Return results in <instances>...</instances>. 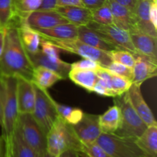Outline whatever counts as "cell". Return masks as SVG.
<instances>
[{"mask_svg": "<svg viewBox=\"0 0 157 157\" xmlns=\"http://www.w3.org/2000/svg\"><path fill=\"white\" fill-rule=\"evenodd\" d=\"M5 29L4 48L0 57V77L21 76L32 81L35 67L21 42L18 22L12 21Z\"/></svg>", "mask_w": 157, "mask_h": 157, "instance_id": "obj_1", "label": "cell"}, {"mask_svg": "<svg viewBox=\"0 0 157 157\" xmlns=\"http://www.w3.org/2000/svg\"><path fill=\"white\" fill-rule=\"evenodd\" d=\"M0 81L3 95L1 138L3 147H6L12 142L19 114L16 101V78L15 77H0Z\"/></svg>", "mask_w": 157, "mask_h": 157, "instance_id": "obj_2", "label": "cell"}, {"mask_svg": "<svg viewBox=\"0 0 157 157\" xmlns=\"http://www.w3.org/2000/svg\"><path fill=\"white\" fill-rule=\"evenodd\" d=\"M46 136V151L51 156L59 157L67 150L81 151L83 144L77 136L73 127L61 117L58 116Z\"/></svg>", "mask_w": 157, "mask_h": 157, "instance_id": "obj_3", "label": "cell"}, {"mask_svg": "<svg viewBox=\"0 0 157 157\" xmlns=\"http://www.w3.org/2000/svg\"><path fill=\"white\" fill-rule=\"evenodd\" d=\"M116 104L121 111L120 125L115 134L120 136L132 139L139 137L148 126L144 122L130 104L127 94H124L114 98Z\"/></svg>", "mask_w": 157, "mask_h": 157, "instance_id": "obj_4", "label": "cell"}, {"mask_svg": "<svg viewBox=\"0 0 157 157\" xmlns=\"http://www.w3.org/2000/svg\"><path fill=\"white\" fill-rule=\"evenodd\" d=\"M135 140L115 133H101L96 143L111 157H140L145 156Z\"/></svg>", "mask_w": 157, "mask_h": 157, "instance_id": "obj_5", "label": "cell"}, {"mask_svg": "<svg viewBox=\"0 0 157 157\" xmlns=\"http://www.w3.org/2000/svg\"><path fill=\"white\" fill-rule=\"evenodd\" d=\"M34 84V83H33ZM35 100L32 115L43 131L47 133L58 117V112L53 103V98L47 90L38 87L34 84Z\"/></svg>", "mask_w": 157, "mask_h": 157, "instance_id": "obj_6", "label": "cell"}, {"mask_svg": "<svg viewBox=\"0 0 157 157\" xmlns=\"http://www.w3.org/2000/svg\"><path fill=\"white\" fill-rule=\"evenodd\" d=\"M48 40L61 51L76 54L83 58L93 60L97 61L101 67H105L112 62V60L108 52L99 50L98 48L87 45L78 38L72 39H52L44 38Z\"/></svg>", "mask_w": 157, "mask_h": 157, "instance_id": "obj_7", "label": "cell"}, {"mask_svg": "<svg viewBox=\"0 0 157 157\" xmlns=\"http://www.w3.org/2000/svg\"><path fill=\"white\" fill-rule=\"evenodd\" d=\"M17 126L26 144L38 156L45 153L47 135L35 121L32 113H19Z\"/></svg>", "mask_w": 157, "mask_h": 157, "instance_id": "obj_8", "label": "cell"}, {"mask_svg": "<svg viewBox=\"0 0 157 157\" xmlns=\"http://www.w3.org/2000/svg\"><path fill=\"white\" fill-rule=\"evenodd\" d=\"M87 26L117 50L127 51L133 55L136 53L127 31L120 29L114 25H101L93 21L89 22Z\"/></svg>", "mask_w": 157, "mask_h": 157, "instance_id": "obj_9", "label": "cell"}, {"mask_svg": "<svg viewBox=\"0 0 157 157\" xmlns=\"http://www.w3.org/2000/svg\"><path fill=\"white\" fill-rule=\"evenodd\" d=\"M69 23L56 10H36L31 12L19 24H25L32 29H51L59 25Z\"/></svg>", "mask_w": 157, "mask_h": 157, "instance_id": "obj_10", "label": "cell"}, {"mask_svg": "<svg viewBox=\"0 0 157 157\" xmlns=\"http://www.w3.org/2000/svg\"><path fill=\"white\" fill-rule=\"evenodd\" d=\"M72 127L83 144H94L102 133L99 125V115L84 113L81 121Z\"/></svg>", "mask_w": 157, "mask_h": 157, "instance_id": "obj_11", "label": "cell"}, {"mask_svg": "<svg viewBox=\"0 0 157 157\" xmlns=\"http://www.w3.org/2000/svg\"><path fill=\"white\" fill-rule=\"evenodd\" d=\"M16 101L18 113H32L35 100V91L32 81L16 76Z\"/></svg>", "mask_w": 157, "mask_h": 157, "instance_id": "obj_12", "label": "cell"}, {"mask_svg": "<svg viewBox=\"0 0 157 157\" xmlns=\"http://www.w3.org/2000/svg\"><path fill=\"white\" fill-rule=\"evenodd\" d=\"M127 98L135 111L137 113L147 126L157 125V123L151 109L147 105L141 92V86L132 84L129 90L126 92Z\"/></svg>", "mask_w": 157, "mask_h": 157, "instance_id": "obj_13", "label": "cell"}, {"mask_svg": "<svg viewBox=\"0 0 157 157\" xmlns=\"http://www.w3.org/2000/svg\"><path fill=\"white\" fill-rule=\"evenodd\" d=\"M31 62L34 67H43L55 72L62 78H68V74L71 69V64L61 60V58H52L44 55L41 50L35 53H28Z\"/></svg>", "mask_w": 157, "mask_h": 157, "instance_id": "obj_14", "label": "cell"}, {"mask_svg": "<svg viewBox=\"0 0 157 157\" xmlns=\"http://www.w3.org/2000/svg\"><path fill=\"white\" fill-rule=\"evenodd\" d=\"M135 63L133 67V84L142 85L144 81L156 77L157 60L141 54H134Z\"/></svg>", "mask_w": 157, "mask_h": 157, "instance_id": "obj_15", "label": "cell"}, {"mask_svg": "<svg viewBox=\"0 0 157 157\" xmlns=\"http://www.w3.org/2000/svg\"><path fill=\"white\" fill-rule=\"evenodd\" d=\"M113 15V25L130 32L136 29V19L133 12L115 0H106Z\"/></svg>", "mask_w": 157, "mask_h": 157, "instance_id": "obj_16", "label": "cell"}, {"mask_svg": "<svg viewBox=\"0 0 157 157\" xmlns=\"http://www.w3.org/2000/svg\"><path fill=\"white\" fill-rule=\"evenodd\" d=\"M129 33L136 53L157 60V38L136 29L130 31Z\"/></svg>", "mask_w": 157, "mask_h": 157, "instance_id": "obj_17", "label": "cell"}, {"mask_svg": "<svg viewBox=\"0 0 157 157\" xmlns=\"http://www.w3.org/2000/svg\"><path fill=\"white\" fill-rule=\"evenodd\" d=\"M151 0H138L134 9L136 29L151 36L157 38V29L150 19L149 10Z\"/></svg>", "mask_w": 157, "mask_h": 157, "instance_id": "obj_18", "label": "cell"}, {"mask_svg": "<svg viewBox=\"0 0 157 157\" xmlns=\"http://www.w3.org/2000/svg\"><path fill=\"white\" fill-rule=\"evenodd\" d=\"M3 146V145H2ZM23 139L21 133L16 127L12 142L6 147H3V157H38Z\"/></svg>", "mask_w": 157, "mask_h": 157, "instance_id": "obj_19", "label": "cell"}, {"mask_svg": "<svg viewBox=\"0 0 157 157\" xmlns=\"http://www.w3.org/2000/svg\"><path fill=\"white\" fill-rule=\"evenodd\" d=\"M55 10L69 22L77 26L87 25L92 21L91 11L84 6H61Z\"/></svg>", "mask_w": 157, "mask_h": 157, "instance_id": "obj_20", "label": "cell"}, {"mask_svg": "<svg viewBox=\"0 0 157 157\" xmlns=\"http://www.w3.org/2000/svg\"><path fill=\"white\" fill-rule=\"evenodd\" d=\"M135 143L146 156L157 157V125L147 127Z\"/></svg>", "mask_w": 157, "mask_h": 157, "instance_id": "obj_21", "label": "cell"}, {"mask_svg": "<svg viewBox=\"0 0 157 157\" xmlns=\"http://www.w3.org/2000/svg\"><path fill=\"white\" fill-rule=\"evenodd\" d=\"M35 31L42 38L72 39L77 38L78 35V26L70 22L59 25L51 29H36Z\"/></svg>", "mask_w": 157, "mask_h": 157, "instance_id": "obj_22", "label": "cell"}, {"mask_svg": "<svg viewBox=\"0 0 157 157\" xmlns=\"http://www.w3.org/2000/svg\"><path fill=\"white\" fill-rule=\"evenodd\" d=\"M77 38L87 45L104 52H108L116 49L113 45L102 39L96 32H94L87 25L78 26Z\"/></svg>", "mask_w": 157, "mask_h": 157, "instance_id": "obj_23", "label": "cell"}, {"mask_svg": "<svg viewBox=\"0 0 157 157\" xmlns=\"http://www.w3.org/2000/svg\"><path fill=\"white\" fill-rule=\"evenodd\" d=\"M121 111L116 104L107 109L103 114L99 115V125L101 133H114L120 125Z\"/></svg>", "mask_w": 157, "mask_h": 157, "instance_id": "obj_24", "label": "cell"}, {"mask_svg": "<svg viewBox=\"0 0 157 157\" xmlns=\"http://www.w3.org/2000/svg\"><path fill=\"white\" fill-rule=\"evenodd\" d=\"M68 78L75 84L83 87L89 92H93V88L98 79L95 71L75 70L71 69Z\"/></svg>", "mask_w": 157, "mask_h": 157, "instance_id": "obj_25", "label": "cell"}, {"mask_svg": "<svg viewBox=\"0 0 157 157\" xmlns=\"http://www.w3.org/2000/svg\"><path fill=\"white\" fill-rule=\"evenodd\" d=\"M20 38L23 46L28 53H35L40 49L41 37L39 34L29 26L25 24H18Z\"/></svg>", "mask_w": 157, "mask_h": 157, "instance_id": "obj_26", "label": "cell"}, {"mask_svg": "<svg viewBox=\"0 0 157 157\" xmlns=\"http://www.w3.org/2000/svg\"><path fill=\"white\" fill-rule=\"evenodd\" d=\"M61 80L63 79L60 75L49 69L43 67H35L34 68L32 81L41 88L48 90Z\"/></svg>", "mask_w": 157, "mask_h": 157, "instance_id": "obj_27", "label": "cell"}, {"mask_svg": "<svg viewBox=\"0 0 157 157\" xmlns=\"http://www.w3.org/2000/svg\"><path fill=\"white\" fill-rule=\"evenodd\" d=\"M41 0H12L15 18L18 22L22 21L31 12L36 11L41 6Z\"/></svg>", "mask_w": 157, "mask_h": 157, "instance_id": "obj_28", "label": "cell"}, {"mask_svg": "<svg viewBox=\"0 0 157 157\" xmlns=\"http://www.w3.org/2000/svg\"><path fill=\"white\" fill-rule=\"evenodd\" d=\"M54 105L58 112V116L61 117L67 124L75 125L79 122L82 118L84 112L79 108H75L73 107H69L67 105H63L59 104L55 100H53Z\"/></svg>", "mask_w": 157, "mask_h": 157, "instance_id": "obj_29", "label": "cell"}, {"mask_svg": "<svg viewBox=\"0 0 157 157\" xmlns=\"http://www.w3.org/2000/svg\"><path fill=\"white\" fill-rule=\"evenodd\" d=\"M14 18L12 0H0V29L9 25Z\"/></svg>", "mask_w": 157, "mask_h": 157, "instance_id": "obj_30", "label": "cell"}, {"mask_svg": "<svg viewBox=\"0 0 157 157\" xmlns=\"http://www.w3.org/2000/svg\"><path fill=\"white\" fill-rule=\"evenodd\" d=\"M132 84L133 83L130 80L110 72V87L115 97L125 94Z\"/></svg>", "mask_w": 157, "mask_h": 157, "instance_id": "obj_31", "label": "cell"}, {"mask_svg": "<svg viewBox=\"0 0 157 157\" xmlns=\"http://www.w3.org/2000/svg\"><path fill=\"white\" fill-rule=\"evenodd\" d=\"M91 11L92 21L101 25H113V15L107 4Z\"/></svg>", "mask_w": 157, "mask_h": 157, "instance_id": "obj_32", "label": "cell"}, {"mask_svg": "<svg viewBox=\"0 0 157 157\" xmlns=\"http://www.w3.org/2000/svg\"><path fill=\"white\" fill-rule=\"evenodd\" d=\"M108 54L112 61L120 63V64L133 68L135 63V57L132 53L127 51L115 49V50L108 52Z\"/></svg>", "mask_w": 157, "mask_h": 157, "instance_id": "obj_33", "label": "cell"}, {"mask_svg": "<svg viewBox=\"0 0 157 157\" xmlns=\"http://www.w3.org/2000/svg\"><path fill=\"white\" fill-rule=\"evenodd\" d=\"M104 68L107 69L111 73L114 74V75L124 77V78H127L131 81L133 79V69L122 64L112 61L109 65H107Z\"/></svg>", "mask_w": 157, "mask_h": 157, "instance_id": "obj_34", "label": "cell"}, {"mask_svg": "<svg viewBox=\"0 0 157 157\" xmlns=\"http://www.w3.org/2000/svg\"><path fill=\"white\" fill-rule=\"evenodd\" d=\"M81 152L90 157H111L96 142L90 144H83Z\"/></svg>", "mask_w": 157, "mask_h": 157, "instance_id": "obj_35", "label": "cell"}, {"mask_svg": "<svg viewBox=\"0 0 157 157\" xmlns=\"http://www.w3.org/2000/svg\"><path fill=\"white\" fill-rule=\"evenodd\" d=\"M40 46L41 49L40 50L43 52L48 57H50L52 58H59V53L61 52V49L58 48L56 45L49 41L48 40H46L44 38H41L40 41Z\"/></svg>", "mask_w": 157, "mask_h": 157, "instance_id": "obj_36", "label": "cell"}, {"mask_svg": "<svg viewBox=\"0 0 157 157\" xmlns=\"http://www.w3.org/2000/svg\"><path fill=\"white\" fill-rule=\"evenodd\" d=\"M101 67V66L97 61L87 58H83L81 61L71 64V69H75V70L97 71Z\"/></svg>", "mask_w": 157, "mask_h": 157, "instance_id": "obj_37", "label": "cell"}, {"mask_svg": "<svg viewBox=\"0 0 157 157\" xmlns=\"http://www.w3.org/2000/svg\"><path fill=\"white\" fill-rule=\"evenodd\" d=\"M93 92H95L96 94L101 95V96L112 97V98H114V94H113V92L107 87V86L106 85L104 81H102L101 79H100V78H98L96 84L94 86Z\"/></svg>", "mask_w": 157, "mask_h": 157, "instance_id": "obj_38", "label": "cell"}, {"mask_svg": "<svg viewBox=\"0 0 157 157\" xmlns=\"http://www.w3.org/2000/svg\"><path fill=\"white\" fill-rule=\"evenodd\" d=\"M149 15L152 24L157 29V0H151Z\"/></svg>", "mask_w": 157, "mask_h": 157, "instance_id": "obj_39", "label": "cell"}, {"mask_svg": "<svg viewBox=\"0 0 157 157\" xmlns=\"http://www.w3.org/2000/svg\"><path fill=\"white\" fill-rule=\"evenodd\" d=\"M81 2L84 7L90 10H94L105 4L106 0H81Z\"/></svg>", "mask_w": 157, "mask_h": 157, "instance_id": "obj_40", "label": "cell"}, {"mask_svg": "<svg viewBox=\"0 0 157 157\" xmlns=\"http://www.w3.org/2000/svg\"><path fill=\"white\" fill-rule=\"evenodd\" d=\"M57 0H41V6L38 10H55Z\"/></svg>", "mask_w": 157, "mask_h": 157, "instance_id": "obj_41", "label": "cell"}, {"mask_svg": "<svg viewBox=\"0 0 157 157\" xmlns=\"http://www.w3.org/2000/svg\"><path fill=\"white\" fill-rule=\"evenodd\" d=\"M61 6H84L81 0H57V7Z\"/></svg>", "mask_w": 157, "mask_h": 157, "instance_id": "obj_42", "label": "cell"}, {"mask_svg": "<svg viewBox=\"0 0 157 157\" xmlns=\"http://www.w3.org/2000/svg\"><path fill=\"white\" fill-rule=\"evenodd\" d=\"M115 1L130 9L132 12H134L135 7H136L138 0H115Z\"/></svg>", "mask_w": 157, "mask_h": 157, "instance_id": "obj_43", "label": "cell"}, {"mask_svg": "<svg viewBox=\"0 0 157 157\" xmlns=\"http://www.w3.org/2000/svg\"><path fill=\"white\" fill-rule=\"evenodd\" d=\"M5 34H6V29H0V57L3 52L5 43Z\"/></svg>", "mask_w": 157, "mask_h": 157, "instance_id": "obj_44", "label": "cell"}, {"mask_svg": "<svg viewBox=\"0 0 157 157\" xmlns=\"http://www.w3.org/2000/svg\"><path fill=\"white\" fill-rule=\"evenodd\" d=\"M59 157H80L78 152L75 150H67L64 152Z\"/></svg>", "mask_w": 157, "mask_h": 157, "instance_id": "obj_45", "label": "cell"}, {"mask_svg": "<svg viewBox=\"0 0 157 157\" xmlns=\"http://www.w3.org/2000/svg\"><path fill=\"white\" fill-rule=\"evenodd\" d=\"M2 107H3L2 87L1 81H0V126H1V124H2Z\"/></svg>", "mask_w": 157, "mask_h": 157, "instance_id": "obj_46", "label": "cell"}, {"mask_svg": "<svg viewBox=\"0 0 157 157\" xmlns=\"http://www.w3.org/2000/svg\"><path fill=\"white\" fill-rule=\"evenodd\" d=\"M0 157H3V146L1 136H0Z\"/></svg>", "mask_w": 157, "mask_h": 157, "instance_id": "obj_47", "label": "cell"}, {"mask_svg": "<svg viewBox=\"0 0 157 157\" xmlns=\"http://www.w3.org/2000/svg\"><path fill=\"white\" fill-rule=\"evenodd\" d=\"M38 157H55V156H51V155L48 154V153H47V151H46L45 153H42V154H41Z\"/></svg>", "mask_w": 157, "mask_h": 157, "instance_id": "obj_48", "label": "cell"}, {"mask_svg": "<svg viewBox=\"0 0 157 157\" xmlns=\"http://www.w3.org/2000/svg\"><path fill=\"white\" fill-rule=\"evenodd\" d=\"M78 153H79L80 157H90L89 156H87V154H85V153H82V152H78Z\"/></svg>", "mask_w": 157, "mask_h": 157, "instance_id": "obj_49", "label": "cell"}, {"mask_svg": "<svg viewBox=\"0 0 157 157\" xmlns=\"http://www.w3.org/2000/svg\"><path fill=\"white\" fill-rule=\"evenodd\" d=\"M140 157H148V156H140Z\"/></svg>", "mask_w": 157, "mask_h": 157, "instance_id": "obj_50", "label": "cell"}]
</instances>
